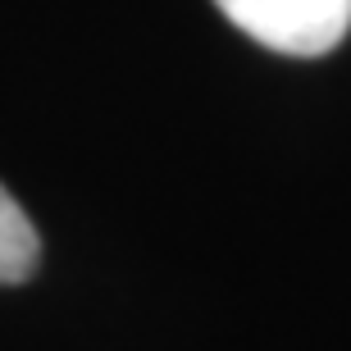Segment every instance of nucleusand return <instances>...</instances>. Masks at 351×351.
<instances>
[{
  "label": "nucleus",
  "mask_w": 351,
  "mask_h": 351,
  "mask_svg": "<svg viewBox=\"0 0 351 351\" xmlns=\"http://www.w3.org/2000/svg\"><path fill=\"white\" fill-rule=\"evenodd\" d=\"M41 242L32 219L23 215V206L0 187V283H23L37 269Z\"/></svg>",
  "instance_id": "nucleus-2"
},
{
  "label": "nucleus",
  "mask_w": 351,
  "mask_h": 351,
  "mask_svg": "<svg viewBox=\"0 0 351 351\" xmlns=\"http://www.w3.org/2000/svg\"><path fill=\"white\" fill-rule=\"evenodd\" d=\"M223 19L278 55H328L351 32V0H215Z\"/></svg>",
  "instance_id": "nucleus-1"
}]
</instances>
